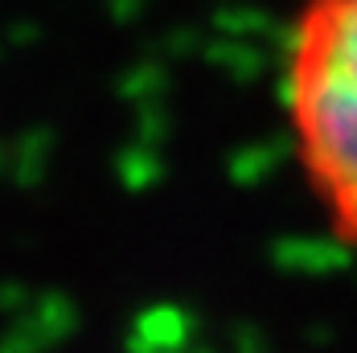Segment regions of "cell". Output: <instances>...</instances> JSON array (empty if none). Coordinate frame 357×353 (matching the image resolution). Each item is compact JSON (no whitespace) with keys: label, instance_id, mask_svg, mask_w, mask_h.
<instances>
[{"label":"cell","instance_id":"6da1fadb","mask_svg":"<svg viewBox=\"0 0 357 353\" xmlns=\"http://www.w3.org/2000/svg\"><path fill=\"white\" fill-rule=\"evenodd\" d=\"M291 160L324 230L357 250V0H304L284 45Z\"/></svg>","mask_w":357,"mask_h":353}]
</instances>
